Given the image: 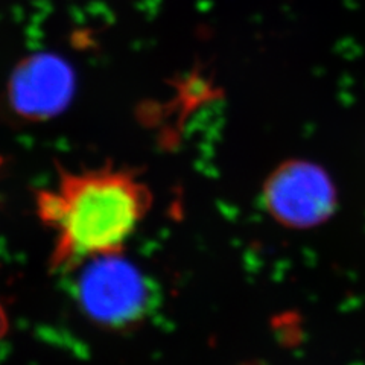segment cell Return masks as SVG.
I'll list each match as a JSON object with an SVG mask.
<instances>
[{
  "label": "cell",
  "instance_id": "1",
  "mask_svg": "<svg viewBox=\"0 0 365 365\" xmlns=\"http://www.w3.org/2000/svg\"><path fill=\"white\" fill-rule=\"evenodd\" d=\"M150 205V190L131 170L61 173L37 195L40 220L55 235L52 267L73 269L88 259L120 253Z\"/></svg>",
  "mask_w": 365,
  "mask_h": 365
},
{
  "label": "cell",
  "instance_id": "2",
  "mask_svg": "<svg viewBox=\"0 0 365 365\" xmlns=\"http://www.w3.org/2000/svg\"><path fill=\"white\" fill-rule=\"evenodd\" d=\"M73 269H78L75 299L84 314L98 324L111 329L128 327L150 311V282L119 253L88 259Z\"/></svg>",
  "mask_w": 365,
  "mask_h": 365
},
{
  "label": "cell",
  "instance_id": "4",
  "mask_svg": "<svg viewBox=\"0 0 365 365\" xmlns=\"http://www.w3.org/2000/svg\"><path fill=\"white\" fill-rule=\"evenodd\" d=\"M72 86V73L64 63L36 56L16 71L9 86L11 106L21 116L48 118L66 106Z\"/></svg>",
  "mask_w": 365,
  "mask_h": 365
},
{
  "label": "cell",
  "instance_id": "3",
  "mask_svg": "<svg viewBox=\"0 0 365 365\" xmlns=\"http://www.w3.org/2000/svg\"><path fill=\"white\" fill-rule=\"evenodd\" d=\"M264 201L274 220L297 230L326 222L338 205L326 170L304 160H288L274 170L264 186Z\"/></svg>",
  "mask_w": 365,
  "mask_h": 365
},
{
  "label": "cell",
  "instance_id": "5",
  "mask_svg": "<svg viewBox=\"0 0 365 365\" xmlns=\"http://www.w3.org/2000/svg\"><path fill=\"white\" fill-rule=\"evenodd\" d=\"M8 329V319H6V314L4 311V307L0 306V338H2Z\"/></svg>",
  "mask_w": 365,
  "mask_h": 365
}]
</instances>
